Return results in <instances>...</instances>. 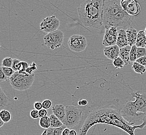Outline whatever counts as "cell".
Instances as JSON below:
<instances>
[{
  "instance_id": "obj_20",
  "label": "cell",
  "mask_w": 146,
  "mask_h": 135,
  "mask_svg": "<svg viewBox=\"0 0 146 135\" xmlns=\"http://www.w3.org/2000/svg\"><path fill=\"white\" fill-rule=\"evenodd\" d=\"M132 69L135 72L141 74V75L143 74L146 71V68L137 62H134L133 63Z\"/></svg>"
},
{
  "instance_id": "obj_41",
  "label": "cell",
  "mask_w": 146,
  "mask_h": 135,
  "mask_svg": "<svg viewBox=\"0 0 146 135\" xmlns=\"http://www.w3.org/2000/svg\"><path fill=\"white\" fill-rule=\"evenodd\" d=\"M145 34H146V29H145Z\"/></svg>"
},
{
  "instance_id": "obj_22",
  "label": "cell",
  "mask_w": 146,
  "mask_h": 135,
  "mask_svg": "<svg viewBox=\"0 0 146 135\" xmlns=\"http://www.w3.org/2000/svg\"><path fill=\"white\" fill-rule=\"evenodd\" d=\"M0 118L5 123H7L10 122L11 119V113L8 110L3 109L0 112Z\"/></svg>"
},
{
  "instance_id": "obj_27",
  "label": "cell",
  "mask_w": 146,
  "mask_h": 135,
  "mask_svg": "<svg viewBox=\"0 0 146 135\" xmlns=\"http://www.w3.org/2000/svg\"><path fill=\"white\" fill-rule=\"evenodd\" d=\"M37 70L36 63L35 62H33L31 65H29L28 68L26 71V73L29 75H31L34 74L35 71Z\"/></svg>"
},
{
  "instance_id": "obj_24",
  "label": "cell",
  "mask_w": 146,
  "mask_h": 135,
  "mask_svg": "<svg viewBox=\"0 0 146 135\" xmlns=\"http://www.w3.org/2000/svg\"><path fill=\"white\" fill-rule=\"evenodd\" d=\"M113 65L115 67V68L116 69H122L125 65V63L124 62L123 60L121 59L120 57L116 58L115 60H114L112 62Z\"/></svg>"
},
{
  "instance_id": "obj_19",
  "label": "cell",
  "mask_w": 146,
  "mask_h": 135,
  "mask_svg": "<svg viewBox=\"0 0 146 135\" xmlns=\"http://www.w3.org/2000/svg\"><path fill=\"white\" fill-rule=\"evenodd\" d=\"M39 125L41 128L45 130H48L51 127V122L50 118L47 116L40 118Z\"/></svg>"
},
{
  "instance_id": "obj_26",
  "label": "cell",
  "mask_w": 146,
  "mask_h": 135,
  "mask_svg": "<svg viewBox=\"0 0 146 135\" xmlns=\"http://www.w3.org/2000/svg\"><path fill=\"white\" fill-rule=\"evenodd\" d=\"M13 59L11 57H6L3 59L2 62V66L5 67L12 68Z\"/></svg>"
},
{
  "instance_id": "obj_2",
  "label": "cell",
  "mask_w": 146,
  "mask_h": 135,
  "mask_svg": "<svg viewBox=\"0 0 146 135\" xmlns=\"http://www.w3.org/2000/svg\"><path fill=\"white\" fill-rule=\"evenodd\" d=\"M104 0H87L78 8L79 18L84 27L92 30H101L103 25Z\"/></svg>"
},
{
  "instance_id": "obj_35",
  "label": "cell",
  "mask_w": 146,
  "mask_h": 135,
  "mask_svg": "<svg viewBox=\"0 0 146 135\" xmlns=\"http://www.w3.org/2000/svg\"><path fill=\"white\" fill-rule=\"evenodd\" d=\"M34 107L35 110H38V111L42 110V103H41L39 101L35 102L34 104Z\"/></svg>"
},
{
  "instance_id": "obj_34",
  "label": "cell",
  "mask_w": 146,
  "mask_h": 135,
  "mask_svg": "<svg viewBox=\"0 0 146 135\" xmlns=\"http://www.w3.org/2000/svg\"><path fill=\"white\" fill-rule=\"evenodd\" d=\"M39 118H42L43 117L47 116L48 115V111L47 110L42 109V110H39Z\"/></svg>"
},
{
  "instance_id": "obj_17",
  "label": "cell",
  "mask_w": 146,
  "mask_h": 135,
  "mask_svg": "<svg viewBox=\"0 0 146 135\" xmlns=\"http://www.w3.org/2000/svg\"><path fill=\"white\" fill-rule=\"evenodd\" d=\"M9 98L3 91L2 87H0V108L2 110L7 107L9 104Z\"/></svg>"
},
{
  "instance_id": "obj_6",
  "label": "cell",
  "mask_w": 146,
  "mask_h": 135,
  "mask_svg": "<svg viewBox=\"0 0 146 135\" xmlns=\"http://www.w3.org/2000/svg\"><path fill=\"white\" fill-rule=\"evenodd\" d=\"M64 33L62 31H56L47 33L44 37L45 44L51 50H54L62 46L64 41Z\"/></svg>"
},
{
  "instance_id": "obj_36",
  "label": "cell",
  "mask_w": 146,
  "mask_h": 135,
  "mask_svg": "<svg viewBox=\"0 0 146 135\" xmlns=\"http://www.w3.org/2000/svg\"><path fill=\"white\" fill-rule=\"evenodd\" d=\"M136 62L140 63L141 65H143L146 68V56L141 57V58L138 59Z\"/></svg>"
},
{
  "instance_id": "obj_12",
  "label": "cell",
  "mask_w": 146,
  "mask_h": 135,
  "mask_svg": "<svg viewBox=\"0 0 146 135\" xmlns=\"http://www.w3.org/2000/svg\"><path fill=\"white\" fill-rule=\"evenodd\" d=\"M54 115L56 116L63 125H64L66 120V107L62 104H56L52 108Z\"/></svg>"
},
{
  "instance_id": "obj_18",
  "label": "cell",
  "mask_w": 146,
  "mask_h": 135,
  "mask_svg": "<svg viewBox=\"0 0 146 135\" xmlns=\"http://www.w3.org/2000/svg\"><path fill=\"white\" fill-rule=\"evenodd\" d=\"M51 122V128H60L63 126L64 125L62 123V122L56 117V116L54 115V114H51L50 116Z\"/></svg>"
},
{
  "instance_id": "obj_5",
  "label": "cell",
  "mask_w": 146,
  "mask_h": 135,
  "mask_svg": "<svg viewBox=\"0 0 146 135\" xmlns=\"http://www.w3.org/2000/svg\"><path fill=\"white\" fill-rule=\"evenodd\" d=\"M35 74H24L15 72L9 79L10 83L13 88L19 91H25L30 89L35 80Z\"/></svg>"
},
{
  "instance_id": "obj_32",
  "label": "cell",
  "mask_w": 146,
  "mask_h": 135,
  "mask_svg": "<svg viewBox=\"0 0 146 135\" xmlns=\"http://www.w3.org/2000/svg\"><path fill=\"white\" fill-rule=\"evenodd\" d=\"M30 114L31 118L34 120H37L39 118V111L38 110H35V109L32 110L30 112Z\"/></svg>"
},
{
  "instance_id": "obj_3",
  "label": "cell",
  "mask_w": 146,
  "mask_h": 135,
  "mask_svg": "<svg viewBox=\"0 0 146 135\" xmlns=\"http://www.w3.org/2000/svg\"><path fill=\"white\" fill-rule=\"evenodd\" d=\"M134 101H129L121 108V116L129 123L134 125L146 117V94L132 92Z\"/></svg>"
},
{
  "instance_id": "obj_31",
  "label": "cell",
  "mask_w": 146,
  "mask_h": 135,
  "mask_svg": "<svg viewBox=\"0 0 146 135\" xmlns=\"http://www.w3.org/2000/svg\"><path fill=\"white\" fill-rule=\"evenodd\" d=\"M28 63L25 61H21V70L19 72L21 74H28L26 73V71L29 67Z\"/></svg>"
},
{
  "instance_id": "obj_16",
  "label": "cell",
  "mask_w": 146,
  "mask_h": 135,
  "mask_svg": "<svg viewBox=\"0 0 146 135\" xmlns=\"http://www.w3.org/2000/svg\"><path fill=\"white\" fill-rule=\"evenodd\" d=\"M135 45L137 47L146 48V35L145 31L142 30L138 32L137 38Z\"/></svg>"
},
{
  "instance_id": "obj_14",
  "label": "cell",
  "mask_w": 146,
  "mask_h": 135,
  "mask_svg": "<svg viewBox=\"0 0 146 135\" xmlns=\"http://www.w3.org/2000/svg\"><path fill=\"white\" fill-rule=\"evenodd\" d=\"M126 32L129 45L131 47L135 45L137 38L138 32L137 30L134 28L130 27L126 30Z\"/></svg>"
},
{
  "instance_id": "obj_25",
  "label": "cell",
  "mask_w": 146,
  "mask_h": 135,
  "mask_svg": "<svg viewBox=\"0 0 146 135\" xmlns=\"http://www.w3.org/2000/svg\"><path fill=\"white\" fill-rule=\"evenodd\" d=\"M1 68L5 75L9 79H10L15 73V71L12 69V68L5 67L3 66H2Z\"/></svg>"
},
{
  "instance_id": "obj_29",
  "label": "cell",
  "mask_w": 146,
  "mask_h": 135,
  "mask_svg": "<svg viewBox=\"0 0 146 135\" xmlns=\"http://www.w3.org/2000/svg\"><path fill=\"white\" fill-rule=\"evenodd\" d=\"M145 56H146V48L137 47V59Z\"/></svg>"
},
{
  "instance_id": "obj_8",
  "label": "cell",
  "mask_w": 146,
  "mask_h": 135,
  "mask_svg": "<svg viewBox=\"0 0 146 135\" xmlns=\"http://www.w3.org/2000/svg\"><path fill=\"white\" fill-rule=\"evenodd\" d=\"M60 21L55 16H51L43 19L40 24V29L44 32L50 33L58 30Z\"/></svg>"
},
{
  "instance_id": "obj_9",
  "label": "cell",
  "mask_w": 146,
  "mask_h": 135,
  "mask_svg": "<svg viewBox=\"0 0 146 135\" xmlns=\"http://www.w3.org/2000/svg\"><path fill=\"white\" fill-rule=\"evenodd\" d=\"M121 5L127 14L133 17L139 14L141 11L140 4L135 0H122Z\"/></svg>"
},
{
  "instance_id": "obj_28",
  "label": "cell",
  "mask_w": 146,
  "mask_h": 135,
  "mask_svg": "<svg viewBox=\"0 0 146 135\" xmlns=\"http://www.w3.org/2000/svg\"><path fill=\"white\" fill-rule=\"evenodd\" d=\"M12 69L15 71H20L21 70V61L18 59H13Z\"/></svg>"
},
{
  "instance_id": "obj_1",
  "label": "cell",
  "mask_w": 146,
  "mask_h": 135,
  "mask_svg": "<svg viewBox=\"0 0 146 135\" xmlns=\"http://www.w3.org/2000/svg\"><path fill=\"white\" fill-rule=\"evenodd\" d=\"M91 112L80 130L78 135H87L89 130L98 124H105L116 127L129 135H135V131L139 129V125H133L121 116L120 110L112 107L91 108Z\"/></svg>"
},
{
  "instance_id": "obj_23",
  "label": "cell",
  "mask_w": 146,
  "mask_h": 135,
  "mask_svg": "<svg viewBox=\"0 0 146 135\" xmlns=\"http://www.w3.org/2000/svg\"><path fill=\"white\" fill-rule=\"evenodd\" d=\"M137 47L136 45H134L132 46L131 50L130 51V56H129V59L131 62H136L137 60Z\"/></svg>"
},
{
  "instance_id": "obj_13",
  "label": "cell",
  "mask_w": 146,
  "mask_h": 135,
  "mask_svg": "<svg viewBox=\"0 0 146 135\" xmlns=\"http://www.w3.org/2000/svg\"><path fill=\"white\" fill-rule=\"evenodd\" d=\"M116 45L120 48H124L129 46L125 30L121 29L118 31V37Z\"/></svg>"
},
{
  "instance_id": "obj_38",
  "label": "cell",
  "mask_w": 146,
  "mask_h": 135,
  "mask_svg": "<svg viewBox=\"0 0 146 135\" xmlns=\"http://www.w3.org/2000/svg\"><path fill=\"white\" fill-rule=\"evenodd\" d=\"M70 135H78V133L77 132L76 130H70Z\"/></svg>"
},
{
  "instance_id": "obj_40",
  "label": "cell",
  "mask_w": 146,
  "mask_h": 135,
  "mask_svg": "<svg viewBox=\"0 0 146 135\" xmlns=\"http://www.w3.org/2000/svg\"><path fill=\"white\" fill-rule=\"evenodd\" d=\"M42 135H47V130H45L44 131V132H42Z\"/></svg>"
},
{
  "instance_id": "obj_30",
  "label": "cell",
  "mask_w": 146,
  "mask_h": 135,
  "mask_svg": "<svg viewBox=\"0 0 146 135\" xmlns=\"http://www.w3.org/2000/svg\"><path fill=\"white\" fill-rule=\"evenodd\" d=\"M42 109L48 110L51 108L52 106V102L49 99H46L42 102Z\"/></svg>"
},
{
  "instance_id": "obj_4",
  "label": "cell",
  "mask_w": 146,
  "mask_h": 135,
  "mask_svg": "<svg viewBox=\"0 0 146 135\" xmlns=\"http://www.w3.org/2000/svg\"><path fill=\"white\" fill-rule=\"evenodd\" d=\"M91 112V108L75 105L66 107V120L64 125L71 130H80Z\"/></svg>"
},
{
  "instance_id": "obj_10",
  "label": "cell",
  "mask_w": 146,
  "mask_h": 135,
  "mask_svg": "<svg viewBox=\"0 0 146 135\" xmlns=\"http://www.w3.org/2000/svg\"><path fill=\"white\" fill-rule=\"evenodd\" d=\"M118 31V29L115 27L106 29L103 40V45L105 47H110L117 44Z\"/></svg>"
},
{
  "instance_id": "obj_39",
  "label": "cell",
  "mask_w": 146,
  "mask_h": 135,
  "mask_svg": "<svg viewBox=\"0 0 146 135\" xmlns=\"http://www.w3.org/2000/svg\"><path fill=\"white\" fill-rule=\"evenodd\" d=\"M5 123L0 118V127L1 128L4 125Z\"/></svg>"
},
{
  "instance_id": "obj_15",
  "label": "cell",
  "mask_w": 146,
  "mask_h": 135,
  "mask_svg": "<svg viewBox=\"0 0 146 135\" xmlns=\"http://www.w3.org/2000/svg\"><path fill=\"white\" fill-rule=\"evenodd\" d=\"M132 47L130 46H127L125 47L120 48L119 57L124 61L125 65H129L131 62L129 59L130 51L131 50Z\"/></svg>"
},
{
  "instance_id": "obj_7",
  "label": "cell",
  "mask_w": 146,
  "mask_h": 135,
  "mask_svg": "<svg viewBox=\"0 0 146 135\" xmlns=\"http://www.w3.org/2000/svg\"><path fill=\"white\" fill-rule=\"evenodd\" d=\"M68 46L72 51L79 53L87 47V41L85 37L81 35H73L68 41Z\"/></svg>"
},
{
  "instance_id": "obj_11",
  "label": "cell",
  "mask_w": 146,
  "mask_h": 135,
  "mask_svg": "<svg viewBox=\"0 0 146 135\" xmlns=\"http://www.w3.org/2000/svg\"><path fill=\"white\" fill-rule=\"evenodd\" d=\"M120 50V48L117 45L110 47H105L104 49V55L108 59L113 61L119 57Z\"/></svg>"
},
{
  "instance_id": "obj_37",
  "label": "cell",
  "mask_w": 146,
  "mask_h": 135,
  "mask_svg": "<svg viewBox=\"0 0 146 135\" xmlns=\"http://www.w3.org/2000/svg\"><path fill=\"white\" fill-rule=\"evenodd\" d=\"M70 129H69V128H68L66 127V128H65L64 130L63 131L62 135H70Z\"/></svg>"
},
{
  "instance_id": "obj_33",
  "label": "cell",
  "mask_w": 146,
  "mask_h": 135,
  "mask_svg": "<svg viewBox=\"0 0 146 135\" xmlns=\"http://www.w3.org/2000/svg\"><path fill=\"white\" fill-rule=\"evenodd\" d=\"M9 79L6 76L5 74L3 72L2 69L1 67L0 68V82L2 83V82H5L7 81Z\"/></svg>"
},
{
  "instance_id": "obj_21",
  "label": "cell",
  "mask_w": 146,
  "mask_h": 135,
  "mask_svg": "<svg viewBox=\"0 0 146 135\" xmlns=\"http://www.w3.org/2000/svg\"><path fill=\"white\" fill-rule=\"evenodd\" d=\"M66 127L65 125L60 128H49L47 130V135H62V132Z\"/></svg>"
}]
</instances>
